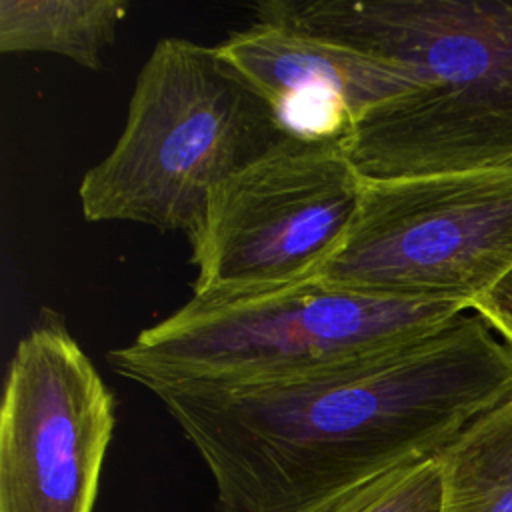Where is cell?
<instances>
[{
	"mask_svg": "<svg viewBox=\"0 0 512 512\" xmlns=\"http://www.w3.org/2000/svg\"><path fill=\"white\" fill-rule=\"evenodd\" d=\"M512 268V164L364 178L362 202L322 282L372 296L472 308Z\"/></svg>",
	"mask_w": 512,
	"mask_h": 512,
	"instance_id": "8992f818",
	"label": "cell"
},
{
	"mask_svg": "<svg viewBox=\"0 0 512 512\" xmlns=\"http://www.w3.org/2000/svg\"><path fill=\"white\" fill-rule=\"evenodd\" d=\"M256 14L420 74L342 142L364 178L512 164L510 0H268Z\"/></svg>",
	"mask_w": 512,
	"mask_h": 512,
	"instance_id": "7a4b0ae2",
	"label": "cell"
},
{
	"mask_svg": "<svg viewBox=\"0 0 512 512\" xmlns=\"http://www.w3.org/2000/svg\"><path fill=\"white\" fill-rule=\"evenodd\" d=\"M362 190L342 142L280 136L214 190L188 234L192 298L240 302L318 282L350 236Z\"/></svg>",
	"mask_w": 512,
	"mask_h": 512,
	"instance_id": "5b68a950",
	"label": "cell"
},
{
	"mask_svg": "<svg viewBox=\"0 0 512 512\" xmlns=\"http://www.w3.org/2000/svg\"><path fill=\"white\" fill-rule=\"evenodd\" d=\"M206 466L218 512H328L434 458L512 398V348L478 314L306 376L152 392Z\"/></svg>",
	"mask_w": 512,
	"mask_h": 512,
	"instance_id": "6da1fadb",
	"label": "cell"
},
{
	"mask_svg": "<svg viewBox=\"0 0 512 512\" xmlns=\"http://www.w3.org/2000/svg\"><path fill=\"white\" fill-rule=\"evenodd\" d=\"M280 136L214 46L162 38L136 76L118 140L80 180L82 216L188 236L214 190Z\"/></svg>",
	"mask_w": 512,
	"mask_h": 512,
	"instance_id": "277c9868",
	"label": "cell"
},
{
	"mask_svg": "<svg viewBox=\"0 0 512 512\" xmlns=\"http://www.w3.org/2000/svg\"><path fill=\"white\" fill-rule=\"evenodd\" d=\"M470 310L456 300L372 296L322 280L252 300L190 298L108 352L124 378L162 388H246L306 376L420 340Z\"/></svg>",
	"mask_w": 512,
	"mask_h": 512,
	"instance_id": "3957f363",
	"label": "cell"
},
{
	"mask_svg": "<svg viewBox=\"0 0 512 512\" xmlns=\"http://www.w3.org/2000/svg\"><path fill=\"white\" fill-rule=\"evenodd\" d=\"M512 348V268L486 292L474 298L472 308Z\"/></svg>",
	"mask_w": 512,
	"mask_h": 512,
	"instance_id": "7c38bea8",
	"label": "cell"
},
{
	"mask_svg": "<svg viewBox=\"0 0 512 512\" xmlns=\"http://www.w3.org/2000/svg\"><path fill=\"white\" fill-rule=\"evenodd\" d=\"M262 100L282 136L344 142L378 110L422 88L398 60L286 24L256 20L214 46Z\"/></svg>",
	"mask_w": 512,
	"mask_h": 512,
	"instance_id": "ba28073f",
	"label": "cell"
},
{
	"mask_svg": "<svg viewBox=\"0 0 512 512\" xmlns=\"http://www.w3.org/2000/svg\"><path fill=\"white\" fill-rule=\"evenodd\" d=\"M114 398L80 344L42 324L16 346L0 408V512H92Z\"/></svg>",
	"mask_w": 512,
	"mask_h": 512,
	"instance_id": "52a82bcc",
	"label": "cell"
},
{
	"mask_svg": "<svg viewBox=\"0 0 512 512\" xmlns=\"http://www.w3.org/2000/svg\"><path fill=\"white\" fill-rule=\"evenodd\" d=\"M442 480L434 458L386 472L328 512H440Z\"/></svg>",
	"mask_w": 512,
	"mask_h": 512,
	"instance_id": "8fae6325",
	"label": "cell"
},
{
	"mask_svg": "<svg viewBox=\"0 0 512 512\" xmlns=\"http://www.w3.org/2000/svg\"><path fill=\"white\" fill-rule=\"evenodd\" d=\"M436 462L440 512H512V398L468 424Z\"/></svg>",
	"mask_w": 512,
	"mask_h": 512,
	"instance_id": "30bf717a",
	"label": "cell"
},
{
	"mask_svg": "<svg viewBox=\"0 0 512 512\" xmlns=\"http://www.w3.org/2000/svg\"><path fill=\"white\" fill-rule=\"evenodd\" d=\"M128 14L122 0H0V52H44L98 70Z\"/></svg>",
	"mask_w": 512,
	"mask_h": 512,
	"instance_id": "9c48e42d",
	"label": "cell"
}]
</instances>
